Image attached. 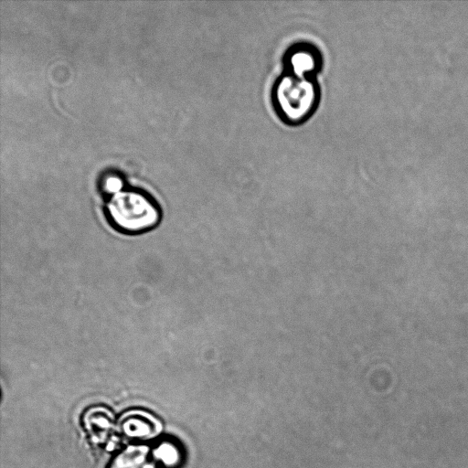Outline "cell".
<instances>
[{
  "instance_id": "1",
  "label": "cell",
  "mask_w": 468,
  "mask_h": 468,
  "mask_svg": "<svg viewBox=\"0 0 468 468\" xmlns=\"http://www.w3.org/2000/svg\"><path fill=\"white\" fill-rule=\"evenodd\" d=\"M104 215L111 227L124 235L149 232L162 220V211L154 199L139 190L126 188L107 197Z\"/></svg>"
},
{
  "instance_id": "2",
  "label": "cell",
  "mask_w": 468,
  "mask_h": 468,
  "mask_svg": "<svg viewBox=\"0 0 468 468\" xmlns=\"http://www.w3.org/2000/svg\"><path fill=\"white\" fill-rule=\"evenodd\" d=\"M271 97L280 118L295 125L305 122L314 112L320 91L314 79L283 72L273 85Z\"/></svg>"
},
{
  "instance_id": "3",
  "label": "cell",
  "mask_w": 468,
  "mask_h": 468,
  "mask_svg": "<svg viewBox=\"0 0 468 468\" xmlns=\"http://www.w3.org/2000/svg\"><path fill=\"white\" fill-rule=\"evenodd\" d=\"M283 65L285 73L314 79L322 68V56L314 45L297 43L285 52Z\"/></svg>"
},
{
  "instance_id": "4",
  "label": "cell",
  "mask_w": 468,
  "mask_h": 468,
  "mask_svg": "<svg viewBox=\"0 0 468 468\" xmlns=\"http://www.w3.org/2000/svg\"><path fill=\"white\" fill-rule=\"evenodd\" d=\"M110 468H154L148 450L143 447L129 448L120 453Z\"/></svg>"
},
{
  "instance_id": "5",
  "label": "cell",
  "mask_w": 468,
  "mask_h": 468,
  "mask_svg": "<svg viewBox=\"0 0 468 468\" xmlns=\"http://www.w3.org/2000/svg\"><path fill=\"white\" fill-rule=\"evenodd\" d=\"M154 453L167 466L174 464L175 462L179 463L181 459L180 450L171 443L160 444Z\"/></svg>"
},
{
  "instance_id": "6",
  "label": "cell",
  "mask_w": 468,
  "mask_h": 468,
  "mask_svg": "<svg viewBox=\"0 0 468 468\" xmlns=\"http://www.w3.org/2000/svg\"><path fill=\"white\" fill-rule=\"evenodd\" d=\"M124 188L123 181L119 176H107L102 181V192L108 197Z\"/></svg>"
}]
</instances>
